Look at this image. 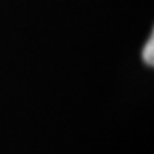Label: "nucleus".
<instances>
[{
  "mask_svg": "<svg viewBox=\"0 0 154 154\" xmlns=\"http://www.w3.org/2000/svg\"><path fill=\"white\" fill-rule=\"evenodd\" d=\"M143 59H144V61H146L149 66H153V63H154V40H153V34H151L150 40L147 42V44L144 46Z\"/></svg>",
  "mask_w": 154,
  "mask_h": 154,
  "instance_id": "obj_1",
  "label": "nucleus"
}]
</instances>
